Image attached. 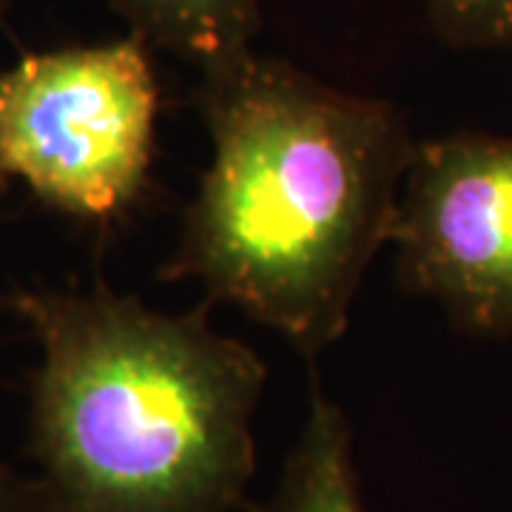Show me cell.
<instances>
[{
    "label": "cell",
    "instance_id": "6da1fadb",
    "mask_svg": "<svg viewBox=\"0 0 512 512\" xmlns=\"http://www.w3.org/2000/svg\"><path fill=\"white\" fill-rule=\"evenodd\" d=\"M197 74L211 163L157 276L197 282L205 302L234 305L313 365L390 245L419 140L390 100L256 49Z\"/></svg>",
    "mask_w": 512,
    "mask_h": 512
},
{
    "label": "cell",
    "instance_id": "7a4b0ae2",
    "mask_svg": "<svg viewBox=\"0 0 512 512\" xmlns=\"http://www.w3.org/2000/svg\"><path fill=\"white\" fill-rule=\"evenodd\" d=\"M6 311L40 353L29 453L60 512L248 507L268 367L211 302L168 313L106 285L26 288Z\"/></svg>",
    "mask_w": 512,
    "mask_h": 512
},
{
    "label": "cell",
    "instance_id": "3957f363",
    "mask_svg": "<svg viewBox=\"0 0 512 512\" xmlns=\"http://www.w3.org/2000/svg\"><path fill=\"white\" fill-rule=\"evenodd\" d=\"M137 35L35 52L0 69V183L66 217H126L148 185L160 77Z\"/></svg>",
    "mask_w": 512,
    "mask_h": 512
},
{
    "label": "cell",
    "instance_id": "277c9868",
    "mask_svg": "<svg viewBox=\"0 0 512 512\" xmlns=\"http://www.w3.org/2000/svg\"><path fill=\"white\" fill-rule=\"evenodd\" d=\"M402 291L476 339L512 336V137L419 140L390 231Z\"/></svg>",
    "mask_w": 512,
    "mask_h": 512
},
{
    "label": "cell",
    "instance_id": "5b68a950",
    "mask_svg": "<svg viewBox=\"0 0 512 512\" xmlns=\"http://www.w3.org/2000/svg\"><path fill=\"white\" fill-rule=\"evenodd\" d=\"M254 512H370L342 404L313 379L308 413L271 495Z\"/></svg>",
    "mask_w": 512,
    "mask_h": 512
},
{
    "label": "cell",
    "instance_id": "8992f818",
    "mask_svg": "<svg viewBox=\"0 0 512 512\" xmlns=\"http://www.w3.org/2000/svg\"><path fill=\"white\" fill-rule=\"evenodd\" d=\"M128 35L197 72L254 49L262 0H103Z\"/></svg>",
    "mask_w": 512,
    "mask_h": 512
},
{
    "label": "cell",
    "instance_id": "52a82bcc",
    "mask_svg": "<svg viewBox=\"0 0 512 512\" xmlns=\"http://www.w3.org/2000/svg\"><path fill=\"white\" fill-rule=\"evenodd\" d=\"M424 15L447 49L512 52V0H421Z\"/></svg>",
    "mask_w": 512,
    "mask_h": 512
},
{
    "label": "cell",
    "instance_id": "ba28073f",
    "mask_svg": "<svg viewBox=\"0 0 512 512\" xmlns=\"http://www.w3.org/2000/svg\"><path fill=\"white\" fill-rule=\"evenodd\" d=\"M0 512H60L37 473H20L0 458Z\"/></svg>",
    "mask_w": 512,
    "mask_h": 512
},
{
    "label": "cell",
    "instance_id": "9c48e42d",
    "mask_svg": "<svg viewBox=\"0 0 512 512\" xmlns=\"http://www.w3.org/2000/svg\"><path fill=\"white\" fill-rule=\"evenodd\" d=\"M20 0H0V26L6 23V18L15 12V6H18Z\"/></svg>",
    "mask_w": 512,
    "mask_h": 512
},
{
    "label": "cell",
    "instance_id": "30bf717a",
    "mask_svg": "<svg viewBox=\"0 0 512 512\" xmlns=\"http://www.w3.org/2000/svg\"><path fill=\"white\" fill-rule=\"evenodd\" d=\"M3 188H6V185H3V183H0V191H3Z\"/></svg>",
    "mask_w": 512,
    "mask_h": 512
}]
</instances>
